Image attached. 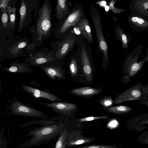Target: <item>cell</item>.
I'll list each match as a JSON object with an SVG mask.
<instances>
[{
  "mask_svg": "<svg viewBox=\"0 0 148 148\" xmlns=\"http://www.w3.org/2000/svg\"><path fill=\"white\" fill-rule=\"evenodd\" d=\"M64 124L58 123L54 119L46 120L42 126L28 132L25 136L32 137L21 145V146L30 147L46 143L59 136L64 128Z\"/></svg>",
  "mask_w": 148,
  "mask_h": 148,
  "instance_id": "1",
  "label": "cell"
},
{
  "mask_svg": "<svg viewBox=\"0 0 148 148\" xmlns=\"http://www.w3.org/2000/svg\"><path fill=\"white\" fill-rule=\"evenodd\" d=\"M143 47V44H138L125 58L123 66V76L122 78V81L125 83H129L130 79L134 77L141 69L144 63L146 62H148V48L146 49L145 57L141 61L138 62Z\"/></svg>",
  "mask_w": 148,
  "mask_h": 148,
  "instance_id": "2",
  "label": "cell"
},
{
  "mask_svg": "<svg viewBox=\"0 0 148 148\" xmlns=\"http://www.w3.org/2000/svg\"><path fill=\"white\" fill-rule=\"evenodd\" d=\"M77 45V49L73 55L78 64L82 67L86 80L90 82L92 79L93 62L91 49L81 34L78 35Z\"/></svg>",
  "mask_w": 148,
  "mask_h": 148,
  "instance_id": "3",
  "label": "cell"
},
{
  "mask_svg": "<svg viewBox=\"0 0 148 148\" xmlns=\"http://www.w3.org/2000/svg\"><path fill=\"white\" fill-rule=\"evenodd\" d=\"M51 9L48 0H45L39 8L35 30V35L40 40L49 35L51 28Z\"/></svg>",
  "mask_w": 148,
  "mask_h": 148,
  "instance_id": "4",
  "label": "cell"
},
{
  "mask_svg": "<svg viewBox=\"0 0 148 148\" xmlns=\"http://www.w3.org/2000/svg\"><path fill=\"white\" fill-rule=\"evenodd\" d=\"M90 11L97 40V49L99 52L102 53V65L105 69L108 63V46L103 34L101 20L99 11L92 4L90 5Z\"/></svg>",
  "mask_w": 148,
  "mask_h": 148,
  "instance_id": "5",
  "label": "cell"
},
{
  "mask_svg": "<svg viewBox=\"0 0 148 148\" xmlns=\"http://www.w3.org/2000/svg\"><path fill=\"white\" fill-rule=\"evenodd\" d=\"M82 5L77 4L72 8L68 15L63 19L60 25L58 34L61 38H63L75 27L81 18L85 16Z\"/></svg>",
  "mask_w": 148,
  "mask_h": 148,
  "instance_id": "6",
  "label": "cell"
},
{
  "mask_svg": "<svg viewBox=\"0 0 148 148\" xmlns=\"http://www.w3.org/2000/svg\"><path fill=\"white\" fill-rule=\"evenodd\" d=\"M78 35L73 30L64 37L57 45L55 57L57 60H61L65 58L72 51L77 44Z\"/></svg>",
  "mask_w": 148,
  "mask_h": 148,
  "instance_id": "7",
  "label": "cell"
},
{
  "mask_svg": "<svg viewBox=\"0 0 148 148\" xmlns=\"http://www.w3.org/2000/svg\"><path fill=\"white\" fill-rule=\"evenodd\" d=\"M10 114L30 117L37 118L47 120L48 116L43 112L28 107L14 99L9 107Z\"/></svg>",
  "mask_w": 148,
  "mask_h": 148,
  "instance_id": "8",
  "label": "cell"
},
{
  "mask_svg": "<svg viewBox=\"0 0 148 148\" xmlns=\"http://www.w3.org/2000/svg\"><path fill=\"white\" fill-rule=\"evenodd\" d=\"M141 82H139L124 91L115 99V104H120L127 101L138 100L146 96L143 92Z\"/></svg>",
  "mask_w": 148,
  "mask_h": 148,
  "instance_id": "9",
  "label": "cell"
},
{
  "mask_svg": "<svg viewBox=\"0 0 148 148\" xmlns=\"http://www.w3.org/2000/svg\"><path fill=\"white\" fill-rule=\"evenodd\" d=\"M83 132L82 131L78 130L69 132L66 141L67 148L90 143L96 140L95 138L83 136Z\"/></svg>",
  "mask_w": 148,
  "mask_h": 148,
  "instance_id": "10",
  "label": "cell"
},
{
  "mask_svg": "<svg viewBox=\"0 0 148 148\" xmlns=\"http://www.w3.org/2000/svg\"><path fill=\"white\" fill-rule=\"evenodd\" d=\"M127 21L131 28L135 31L148 29V18L141 15L131 12L127 16Z\"/></svg>",
  "mask_w": 148,
  "mask_h": 148,
  "instance_id": "11",
  "label": "cell"
},
{
  "mask_svg": "<svg viewBox=\"0 0 148 148\" xmlns=\"http://www.w3.org/2000/svg\"><path fill=\"white\" fill-rule=\"evenodd\" d=\"M53 61L38 66L41 68L43 72L52 80L62 79L64 76L62 67L59 64Z\"/></svg>",
  "mask_w": 148,
  "mask_h": 148,
  "instance_id": "12",
  "label": "cell"
},
{
  "mask_svg": "<svg viewBox=\"0 0 148 148\" xmlns=\"http://www.w3.org/2000/svg\"><path fill=\"white\" fill-rule=\"evenodd\" d=\"M37 102L52 108L53 112L59 114H67L77 108L76 104L69 103L56 101L50 103Z\"/></svg>",
  "mask_w": 148,
  "mask_h": 148,
  "instance_id": "13",
  "label": "cell"
},
{
  "mask_svg": "<svg viewBox=\"0 0 148 148\" xmlns=\"http://www.w3.org/2000/svg\"><path fill=\"white\" fill-rule=\"evenodd\" d=\"M23 89L27 93L36 98L42 97L51 101H60V99L57 96L49 92L42 91L31 86L23 85Z\"/></svg>",
  "mask_w": 148,
  "mask_h": 148,
  "instance_id": "14",
  "label": "cell"
},
{
  "mask_svg": "<svg viewBox=\"0 0 148 148\" xmlns=\"http://www.w3.org/2000/svg\"><path fill=\"white\" fill-rule=\"evenodd\" d=\"M76 27L78 28L79 32L89 45L93 43L90 24L85 15L81 18Z\"/></svg>",
  "mask_w": 148,
  "mask_h": 148,
  "instance_id": "15",
  "label": "cell"
},
{
  "mask_svg": "<svg viewBox=\"0 0 148 148\" xmlns=\"http://www.w3.org/2000/svg\"><path fill=\"white\" fill-rule=\"evenodd\" d=\"M129 9L134 13L148 18V0H133L129 4Z\"/></svg>",
  "mask_w": 148,
  "mask_h": 148,
  "instance_id": "16",
  "label": "cell"
},
{
  "mask_svg": "<svg viewBox=\"0 0 148 148\" xmlns=\"http://www.w3.org/2000/svg\"><path fill=\"white\" fill-rule=\"evenodd\" d=\"M71 3L66 0H57L56 9V20H62L67 16L71 12Z\"/></svg>",
  "mask_w": 148,
  "mask_h": 148,
  "instance_id": "17",
  "label": "cell"
},
{
  "mask_svg": "<svg viewBox=\"0 0 148 148\" xmlns=\"http://www.w3.org/2000/svg\"><path fill=\"white\" fill-rule=\"evenodd\" d=\"M9 67L4 68L0 65L1 68L5 71L10 73H31L33 70L27 64L17 62L10 63Z\"/></svg>",
  "mask_w": 148,
  "mask_h": 148,
  "instance_id": "18",
  "label": "cell"
},
{
  "mask_svg": "<svg viewBox=\"0 0 148 148\" xmlns=\"http://www.w3.org/2000/svg\"><path fill=\"white\" fill-rule=\"evenodd\" d=\"M30 55L29 62L31 65L34 66L47 63L55 60L52 54L46 55L45 53H38L34 55Z\"/></svg>",
  "mask_w": 148,
  "mask_h": 148,
  "instance_id": "19",
  "label": "cell"
},
{
  "mask_svg": "<svg viewBox=\"0 0 148 148\" xmlns=\"http://www.w3.org/2000/svg\"><path fill=\"white\" fill-rule=\"evenodd\" d=\"M116 35V40L120 41L122 44L123 48L127 50L130 42L132 37L126 34L123 28L119 25H117L115 28Z\"/></svg>",
  "mask_w": 148,
  "mask_h": 148,
  "instance_id": "20",
  "label": "cell"
},
{
  "mask_svg": "<svg viewBox=\"0 0 148 148\" xmlns=\"http://www.w3.org/2000/svg\"><path fill=\"white\" fill-rule=\"evenodd\" d=\"M101 91L100 89L85 87L73 89L71 91V92L72 94L77 95L89 96L97 95Z\"/></svg>",
  "mask_w": 148,
  "mask_h": 148,
  "instance_id": "21",
  "label": "cell"
},
{
  "mask_svg": "<svg viewBox=\"0 0 148 148\" xmlns=\"http://www.w3.org/2000/svg\"><path fill=\"white\" fill-rule=\"evenodd\" d=\"M28 3L24 0H21L19 9L20 20L18 31H21L25 25V23L28 16L29 7Z\"/></svg>",
  "mask_w": 148,
  "mask_h": 148,
  "instance_id": "22",
  "label": "cell"
},
{
  "mask_svg": "<svg viewBox=\"0 0 148 148\" xmlns=\"http://www.w3.org/2000/svg\"><path fill=\"white\" fill-rule=\"evenodd\" d=\"M69 132L66 128H64L58 136L54 148H67L66 141Z\"/></svg>",
  "mask_w": 148,
  "mask_h": 148,
  "instance_id": "23",
  "label": "cell"
},
{
  "mask_svg": "<svg viewBox=\"0 0 148 148\" xmlns=\"http://www.w3.org/2000/svg\"><path fill=\"white\" fill-rule=\"evenodd\" d=\"M133 110L132 108L126 106H118L108 108V111L115 114H125L128 113Z\"/></svg>",
  "mask_w": 148,
  "mask_h": 148,
  "instance_id": "24",
  "label": "cell"
},
{
  "mask_svg": "<svg viewBox=\"0 0 148 148\" xmlns=\"http://www.w3.org/2000/svg\"><path fill=\"white\" fill-rule=\"evenodd\" d=\"M9 25L10 27L14 28L15 24L16 8L15 7L8 6Z\"/></svg>",
  "mask_w": 148,
  "mask_h": 148,
  "instance_id": "25",
  "label": "cell"
},
{
  "mask_svg": "<svg viewBox=\"0 0 148 148\" xmlns=\"http://www.w3.org/2000/svg\"><path fill=\"white\" fill-rule=\"evenodd\" d=\"M69 69L72 75L74 76L77 74L78 71V64L74 55L71 58Z\"/></svg>",
  "mask_w": 148,
  "mask_h": 148,
  "instance_id": "26",
  "label": "cell"
},
{
  "mask_svg": "<svg viewBox=\"0 0 148 148\" xmlns=\"http://www.w3.org/2000/svg\"><path fill=\"white\" fill-rule=\"evenodd\" d=\"M27 44V43L25 42H21L16 44L9 49V51L10 53L16 55L19 51L25 47Z\"/></svg>",
  "mask_w": 148,
  "mask_h": 148,
  "instance_id": "27",
  "label": "cell"
},
{
  "mask_svg": "<svg viewBox=\"0 0 148 148\" xmlns=\"http://www.w3.org/2000/svg\"><path fill=\"white\" fill-rule=\"evenodd\" d=\"M1 17V22L3 27L5 28L9 25L8 7L3 9Z\"/></svg>",
  "mask_w": 148,
  "mask_h": 148,
  "instance_id": "28",
  "label": "cell"
},
{
  "mask_svg": "<svg viewBox=\"0 0 148 148\" xmlns=\"http://www.w3.org/2000/svg\"><path fill=\"white\" fill-rule=\"evenodd\" d=\"M115 0L110 1L109 2V10H111L115 14H120L121 12H125L126 10L123 8H116L114 6L115 3Z\"/></svg>",
  "mask_w": 148,
  "mask_h": 148,
  "instance_id": "29",
  "label": "cell"
},
{
  "mask_svg": "<svg viewBox=\"0 0 148 148\" xmlns=\"http://www.w3.org/2000/svg\"><path fill=\"white\" fill-rule=\"evenodd\" d=\"M108 119L109 118L107 115L100 116H90L81 119H79L78 121L80 122H83L90 121L98 119Z\"/></svg>",
  "mask_w": 148,
  "mask_h": 148,
  "instance_id": "30",
  "label": "cell"
},
{
  "mask_svg": "<svg viewBox=\"0 0 148 148\" xmlns=\"http://www.w3.org/2000/svg\"><path fill=\"white\" fill-rule=\"evenodd\" d=\"M75 148H115L113 145H93Z\"/></svg>",
  "mask_w": 148,
  "mask_h": 148,
  "instance_id": "31",
  "label": "cell"
},
{
  "mask_svg": "<svg viewBox=\"0 0 148 148\" xmlns=\"http://www.w3.org/2000/svg\"><path fill=\"white\" fill-rule=\"evenodd\" d=\"M101 103L103 106L108 107L112 105L113 101L110 98H106L102 99L101 100Z\"/></svg>",
  "mask_w": 148,
  "mask_h": 148,
  "instance_id": "32",
  "label": "cell"
},
{
  "mask_svg": "<svg viewBox=\"0 0 148 148\" xmlns=\"http://www.w3.org/2000/svg\"><path fill=\"white\" fill-rule=\"evenodd\" d=\"M10 0H0V8L2 10L8 6V4Z\"/></svg>",
  "mask_w": 148,
  "mask_h": 148,
  "instance_id": "33",
  "label": "cell"
},
{
  "mask_svg": "<svg viewBox=\"0 0 148 148\" xmlns=\"http://www.w3.org/2000/svg\"><path fill=\"white\" fill-rule=\"evenodd\" d=\"M140 104L142 105H144L145 106L148 107V96L143 97L140 99Z\"/></svg>",
  "mask_w": 148,
  "mask_h": 148,
  "instance_id": "34",
  "label": "cell"
},
{
  "mask_svg": "<svg viewBox=\"0 0 148 148\" xmlns=\"http://www.w3.org/2000/svg\"><path fill=\"white\" fill-rule=\"evenodd\" d=\"M142 88L144 94L146 96H148V83L144 86H142Z\"/></svg>",
  "mask_w": 148,
  "mask_h": 148,
  "instance_id": "35",
  "label": "cell"
},
{
  "mask_svg": "<svg viewBox=\"0 0 148 148\" xmlns=\"http://www.w3.org/2000/svg\"><path fill=\"white\" fill-rule=\"evenodd\" d=\"M96 3L101 7H105L107 5V3L106 1H102L96 2Z\"/></svg>",
  "mask_w": 148,
  "mask_h": 148,
  "instance_id": "36",
  "label": "cell"
},
{
  "mask_svg": "<svg viewBox=\"0 0 148 148\" xmlns=\"http://www.w3.org/2000/svg\"><path fill=\"white\" fill-rule=\"evenodd\" d=\"M147 124H148V120L142 121L139 125H142Z\"/></svg>",
  "mask_w": 148,
  "mask_h": 148,
  "instance_id": "37",
  "label": "cell"
},
{
  "mask_svg": "<svg viewBox=\"0 0 148 148\" xmlns=\"http://www.w3.org/2000/svg\"><path fill=\"white\" fill-rule=\"evenodd\" d=\"M144 142L147 144H148V136L144 139Z\"/></svg>",
  "mask_w": 148,
  "mask_h": 148,
  "instance_id": "38",
  "label": "cell"
}]
</instances>
